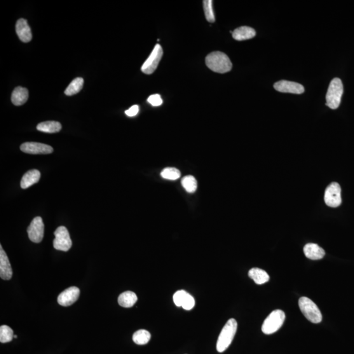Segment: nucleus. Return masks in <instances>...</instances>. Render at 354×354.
Returning <instances> with one entry per match:
<instances>
[{
	"label": "nucleus",
	"mask_w": 354,
	"mask_h": 354,
	"mask_svg": "<svg viewBox=\"0 0 354 354\" xmlns=\"http://www.w3.org/2000/svg\"><path fill=\"white\" fill-rule=\"evenodd\" d=\"M299 308L309 322L320 323L322 321V314L314 302L307 297H301L299 301Z\"/></svg>",
	"instance_id": "20e7f679"
},
{
	"label": "nucleus",
	"mask_w": 354,
	"mask_h": 354,
	"mask_svg": "<svg viewBox=\"0 0 354 354\" xmlns=\"http://www.w3.org/2000/svg\"><path fill=\"white\" fill-rule=\"evenodd\" d=\"M29 93L27 88L17 87L11 95V101L15 106H20L25 104L29 99Z\"/></svg>",
	"instance_id": "f3484780"
},
{
	"label": "nucleus",
	"mask_w": 354,
	"mask_h": 354,
	"mask_svg": "<svg viewBox=\"0 0 354 354\" xmlns=\"http://www.w3.org/2000/svg\"><path fill=\"white\" fill-rule=\"evenodd\" d=\"M20 151L29 154H49L52 153L53 149L48 144L42 143L29 142L21 145Z\"/></svg>",
	"instance_id": "9d476101"
},
{
	"label": "nucleus",
	"mask_w": 354,
	"mask_h": 354,
	"mask_svg": "<svg viewBox=\"0 0 354 354\" xmlns=\"http://www.w3.org/2000/svg\"><path fill=\"white\" fill-rule=\"evenodd\" d=\"M27 232L29 238L32 242H41L44 236V224L40 217H37L32 220L27 229Z\"/></svg>",
	"instance_id": "1a4fd4ad"
},
{
	"label": "nucleus",
	"mask_w": 354,
	"mask_h": 354,
	"mask_svg": "<svg viewBox=\"0 0 354 354\" xmlns=\"http://www.w3.org/2000/svg\"><path fill=\"white\" fill-rule=\"evenodd\" d=\"M84 79L82 77H76L68 86L65 93L67 96H72L78 93L82 90L84 86Z\"/></svg>",
	"instance_id": "4be33fe9"
},
{
	"label": "nucleus",
	"mask_w": 354,
	"mask_h": 354,
	"mask_svg": "<svg viewBox=\"0 0 354 354\" xmlns=\"http://www.w3.org/2000/svg\"><path fill=\"white\" fill-rule=\"evenodd\" d=\"M238 328L236 320L232 318L227 322L220 332L217 343V350L219 352H223L231 345L235 337Z\"/></svg>",
	"instance_id": "f03ea898"
},
{
	"label": "nucleus",
	"mask_w": 354,
	"mask_h": 354,
	"mask_svg": "<svg viewBox=\"0 0 354 354\" xmlns=\"http://www.w3.org/2000/svg\"><path fill=\"white\" fill-rule=\"evenodd\" d=\"M37 130L46 133H55L59 132L62 129L61 124L58 121H48L39 123Z\"/></svg>",
	"instance_id": "412c9836"
},
{
	"label": "nucleus",
	"mask_w": 354,
	"mask_h": 354,
	"mask_svg": "<svg viewBox=\"0 0 354 354\" xmlns=\"http://www.w3.org/2000/svg\"><path fill=\"white\" fill-rule=\"evenodd\" d=\"M304 253L308 259L316 261L324 257L325 251L316 243H308L304 247Z\"/></svg>",
	"instance_id": "2eb2a0df"
},
{
	"label": "nucleus",
	"mask_w": 354,
	"mask_h": 354,
	"mask_svg": "<svg viewBox=\"0 0 354 354\" xmlns=\"http://www.w3.org/2000/svg\"><path fill=\"white\" fill-rule=\"evenodd\" d=\"M55 238L53 247L55 249L67 252L72 247V242L69 231L66 227L60 226L54 232Z\"/></svg>",
	"instance_id": "423d86ee"
},
{
	"label": "nucleus",
	"mask_w": 354,
	"mask_h": 354,
	"mask_svg": "<svg viewBox=\"0 0 354 354\" xmlns=\"http://www.w3.org/2000/svg\"><path fill=\"white\" fill-rule=\"evenodd\" d=\"M139 111V107L138 105H134V106L131 107L130 109L126 110L125 112L127 116L130 117L135 116Z\"/></svg>",
	"instance_id": "7c9ffc66"
},
{
	"label": "nucleus",
	"mask_w": 354,
	"mask_h": 354,
	"mask_svg": "<svg viewBox=\"0 0 354 354\" xmlns=\"http://www.w3.org/2000/svg\"><path fill=\"white\" fill-rule=\"evenodd\" d=\"M285 314L281 309H276L272 313L262 326V330L264 334L271 335L278 331L284 323Z\"/></svg>",
	"instance_id": "39448f33"
},
{
	"label": "nucleus",
	"mask_w": 354,
	"mask_h": 354,
	"mask_svg": "<svg viewBox=\"0 0 354 354\" xmlns=\"http://www.w3.org/2000/svg\"><path fill=\"white\" fill-rule=\"evenodd\" d=\"M181 184L185 191L189 193H194L198 188V182L195 177L192 175L185 176L182 179Z\"/></svg>",
	"instance_id": "b1692460"
},
{
	"label": "nucleus",
	"mask_w": 354,
	"mask_h": 354,
	"mask_svg": "<svg viewBox=\"0 0 354 354\" xmlns=\"http://www.w3.org/2000/svg\"><path fill=\"white\" fill-rule=\"evenodd\" d=\"M343 90V84L341 79L338 77L332 79L326 95V105L331 109H338L341 104Z\"/></svg>",
	"instance_id": "7ed1b4c3"
},
{
	"label": "nucleus",
	"mask_w": 354,
	"mask_h": 354,
	"mask_svg": "<svg viewBox=\"0 0 354 354\" xmlns=\"http://www.w3.org/2000/svg\"><path fill=\"white\" fill-rule=\"evenodd\" d=\"M14 338H15V339L17 338V336H16V335H14Z\"/></svg>",
	"instance_id": "2f4dec72"
},
{
	"label": "nucleus",
	"mask_w": 354,
	"mask_h": 354,
	"mask_svg": "<svg viewBox=\"0 0 354 354\" xmlns=\"http://www.w3.org/2000/svg\"><path fill=\"white\" fill-rule=\"evenodd\" d=\"M194 306H195V300L189 293H188L186 297L184 298L183 302H182V308L186 310H191Z\"/></svg>",
	"instance_id": "c85d7f7f"
},
{
	"label": "nucleus",
	"mask_w": 354,
	"mask_h": 354,
	"mask_svg": "<svg viewBox=\"0 0 354 354\" xmlns=\"http://www.w3.org/2000/svg\"><path fill=\"white\" fill-rule=\"evenodd\" d=\"M137 297L135 293L126 291L121 293L118 297V303L124 308H131L137 301Z\"/></svg>",
	"instance_id": "aec40b11"
},
{
	"label": "nucleus",
	"mask_w": 354,
	"mask_h": 354,
	"mask_svg": "<svg viewBox=\"0 0 354 354\" xmlns=\"http://www.w3.org/2000/svg\"><path fill=\"white\" fill-rule=\"evenodd\" d=\"M276 91L281 93L302 94L304 92V86L294 81L281 80L276 82L274 85Z\"/></svg>",
	"instance_id": "f8f14e48"
},
{
	"label": "nucleus",
	"mask_w": 354,
	"mask_h": 354,
	"mask_svg": "<svg viewBox=\"0 0 354 354\" xmlns=\"http://www.w3.org/2000/svg\"><path fill=\"white\" fill-rule=\"evenodd\" d=\"M41 173L38 170H32L27 171L22 178L20 181V187L23 189H27L37 183L40 179Z\"/></svg>",
	"instance_id": "dca6fc26"
},
{
	"label": "nucleus",
	"mask_w": 354,
	"mask_h": 354,
	"mask_svg": "<svg viewBox=\"0 0 354 354\" xmlns=\"http://www.w3.org/2000/svg\"><path fill=\"white\" fill-rule=\"evenodd\" d=\"M151 335L149 331L144 329H140L136 331L133 336V341L138 345H144L150 341Z\"/></svg>",
	"instance_id": "5701e85b"
},
{
	"label": "nucleus",
	"mask_w": 354,
	"mask_h": 354,
	"mask_svg": "<svg viewBox=\"0 0 354 354\" xmlns=\"http://www.w3.org/2000/svg\"><path fill=\"white\" fill-rule=\"evenodd\" d=\"M13 276L10 262L8 255L4 252L2 246H0V277L2 280H9Z\"/></svg>",
	"instance_id": "ddd939ff"
},
{
	"label": "nucleus",
	"mask_w": 354,
	"mask_h": 354,
	"mask_svg": "<svg viewBox=\"0 0 354 354\" xmlns=\"http://www.w3.org/2000/svg\"><path fill=\"white\" fill-rule=\"evenodd\" d=\"M14 338L13 330L8 325L0 327V342L7 343L12 341Z\"/></svg>",
	"instance_id": "393cba45"
},
{
	"label": "nucleus",
	"mask_w": 354,
	"mask_h": 354,
	"mask_svg": "<svg viewBox=\"0 0 354 354\" xmlns=\"http://www.w3.org/2000/svg\"><path fill=\"white\" fill-rule=\"evenodd\" d=\"M324 200L326 205L330 207H337L341 205V188L337 182H332L327 188Z\"/></svg>",
	"instance_id": "6e6552de"
},
{
	"label": "nucleus",
	"mask_w": 354,
	"mask_h": 354,
	"mask_svg": "<svg viewBox=\"0 0 354 354\" xmlns=\"http://www.w3.org/2000/svg\"><path fill=\"white\" fill-rule=\"evenodd\" d=\"M163 49L160 45L157 44L155 46L153 51L147 58L146 61L142 66L141 70L143 73L150 75L153 73L162 58Z\"/></svg>",
	"instance_id": "0eeeda50"
},
{
	"label": "nucleus",
	"mask_w": 354,
	"mask_h": 354,
	"mask_svg": "<svg viewBox=\"0 0 354 354\" xmlns=\"http://www.w3.org/2000/svg\"><path fill=\"white\" fill-rule=\"evenodd\" d=\"M256 36V32L253 28L248 27H241L234 30L232 33V37L238 41L247 40Z\"/></svg>",
	"instance_id": "a211bd4d"
},
{
	"label": "nucleus",
	"mask_w": 354,
	"mask_h": 354,
	"mask_svg": "<svg viewBox=\"0 0 354 354\" xmlns=\"http://www.w3.org/2000/svg\"><path fill=\"white\" fill-rule=\"evenodd\" d=\"M188 293L184 290H178L173 295V301H174L175 305L177 306H182V302H183L184 298L186 297Z\"/></svg>",
	"instance_id": "cd10ccee"
},
{
	"label": "nucleus",
	"mask_w": 354,
	"mask_h": 354,
	"mask_svg": "<svg viewBox=\"0 0 354 354\" xmlns=\"http://www.w3.org/2000/svg\"><path fill=\"white\" fill-rule=\"evenodd\" d=\"M203 2L206 19L211 23H215V16L214 12H213V1L212 0H204Z\"/></svg>",
	"instance_id": "bb28decb"
},
{
	"label": "nucleus",
	"mask_w": 354,
	"mask_h": 354,
	"mask_svg": "<svg viewBox=\"0 0 354 354\" xmlns=\"http://www.w3.org/2000/svg\"><path fill=\"white\" fill-rule=\"evenodd\" d=\"M80 290L76 287H70L60 293L57 298L58 303L60 306H69L77 301Z\"/></svg>",
	"instance_id": "9b49d317"
},
{
	"label": "nucleus",
	"mask_w": 354,
	"mask_h": 354,
	"mask_svg": "<svg viewBox=\"0 0 354 354\" xmlns=\"http://www.w3.org/2000/svg\"><path fill=\"white\" fill-rule=\"evenodd\" d=\"M248 276L258 285L264 284L269 280L268 273L264 269L253 268L248 272Z\"/></svg>",
	"instance_id": "6ab92c4d"
},
{
	"label": "nucleus",
	"mask_w": 354,
	"mask_h": 354,
	"mask_svg": "<svg viewBox=\"0 0 354 354\" xmlns=\"http://www.w3.org/2000/svg\"><path fill=\"white\" fill-rule=\"evenodd\" d=\"M180 172L179 170L177 168H167L164 169V170L161 171V176L163 179L170 180H175L179 179L180 177Z\"/></svg>",
	"instance_id": "a878e982"
},
{
	"label": "nucleus",
	"mask_w": 354,
	"mask_h": 354,
	"mask_svg": "<svg viewBox=\"0 0 354 354\" xmlns=\"http://www.w3.org/2000/svg\"><path fill=\"white\" fill-rule=\"evenodd\" d=\"M207 67L212 71L219 74L231 71L232 64L228 56L220 51L211 53L205 58Z\"/></svg>",
	"instance_id": "f257e3e1"
},
{
	"label": "nucleus",
	"mask_w": 354,
	"mask_h": 354,
	"mask_svg": "<svg viewBox=\"0 0 354 354\" xmlns=\"http://www.w3.org/2000/svg\"><path fill=\"white\" fill-rule=\"evenodd\" d=\"M148 102L153 107H159L162 105L163 100L159 94H155L148 98Z\"/></svg>",
	"instance_id": "c756f323"
},
{
	"label": "nucleus",
	"mask_w": 354,
	"mask_h": 354,
	"mask_svg": "<svg viewBox=\"0 0 354 354\" xmlns=\"http://www.w3.org/2000/svg\"><path fill=\"white\" fill-rule=\"evenodd\" d=\"M16 32L21 41L28 43L32 40V34L27 20L20 18L15 26Z\"/></svg>",
	"instance_id": "4468645a"
}]
</instances>
